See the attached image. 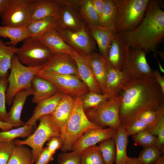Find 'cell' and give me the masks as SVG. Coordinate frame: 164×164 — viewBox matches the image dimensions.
<instances>
[{
	"label": "cell",
	"instance_id": "obj_25",
	"mask_svg": "<svg viewBox=\"0 0 164 164\" xmlns=\"http://www.w3.org/2000/svg\"><path fill=\"white\" fill-rule=\"evenodd\" d=\"M75 98L64 94L51 114L54 121L61 131L69 120L73 110Z\"/></svg>",
	"mask_w": 164,
	"mask_h": 164
},
{
	"label": "cell",
	"instance_id": "obj_44",
	"mask_svg": "<svg viewBox=\"0 0 164 164\" xmlns=\"http://www.w3.org/2000/svg\"><path fill=\"white\" fill-rule=\"evenodd\" d=\"M58 158V164H80L79 153L76 151L63 152Z\"/></svg>",
	"mask_w": 164,
	"mask_h": 164
},
{
	"label": "cell",
	"instance_id": "obj_26",
	"mask_svg": "<svg viewBox=\"0 0 164 164\" xmlns=\"http://www.w3.org/2000/svg\"><path fill=\"white\" fill-rule=\"evenodd\" d=\"M64 94L59 92L49 98L43 100L37 104L33 114L25 125L35 126L38 120L41 117L51 114L54 111Z\"/></svg>",
	"mask_w": 164,
	"mask_h": 164
},
{
	"label": "cell",
	"instance_id": "obj_56",
	"mask_svg": "<svg viewBox=\"0 0 164 164\" xmlns=\"http://www.w3.org/2000/svg\"><path fill=\"white\" fill-rule=\"evenodd\" d=\"M158 61V64L159 65V67L160 70H161V71L163 73H164V70L162 67V66H161L160 63L159 61V60L158 59L157 60Z\"/></svg>",
	"mask_w": 164,
	"mask_h": 164
},
{
	"label": "cell",
	"instance_id": "obj_41",
	"mask_svg": "<svg viewBox=\"0 0 164 164\" xmlns=\"http://www.w3.org/2000/svg\"><path fill=\"white\" fill-rule=\"evenodd\" d=\"M132 138L136 144L144 148L156 146L157 143V137L147 131L133 135Z\"/></svg>",
	"mask_w": 164,
	"mask_h": 164
},
{
	"label": "cell",
	"instance_id": "obj_38",
	"mask_svg": "<svg viewBox=\"0 0 164 164\" xmlns=\"http://www.w3.org/2000/svg\"><path fill=\"white\" fill-rule=\"evenodd\" d=\"M111 98L107 94L90 92L83 96L82 104L85 110L97 106Z\"/></svg>",
	"mask_w": 164,
	"mask_h": 164
},
{
	"label": "cell",
	"instance_id": "obj_2",
	"mask_svg": "<svg viewBox=\"0 0 164 164\" xmlns=\"http://www.w3.org/2000/svg\"><path fill=\"white\" fill-rule=\"evenodd\" d=\"M122 35L130 48L141 49L146 54L152 52L158 59V50L164 37V11L157 0H150L140 24Z\"/></svg>",
	"mask_w": 164,
	"mask_h": 164
},
{
	"label": "cell",
	"instance_id": "obj_3",
	"mask_svg": "<svg viewBox=\"0 0 164 164\" xmlns=\"http://www.w3.org/2000/svg\"><path fill=\"white\" fill-rule=\"evenodd\" d=\"M83 95L75 98L71 114L61 131L62 144L61 148L63 152L71 151L77 140L87 131L103 128L90 121L87 118L82 104Z\"/></svg>",
	"mask_w": 164,
	"mask_h": 164
},
{
	"label": "cell",
	"instance_id": "obj_31",
	"mask_svg": "<svg viewBox=\"0 0 164 164\" xmlns=\"http://www.w3.org/2000/svg\"><path fill=\"white\" fill-rule=\"evenodd\" d=\"M104 1V7L102 15L99 19L98 25L102 27L115 29L117 5L113 0Z\"/></svg>",
	"mask_w": 164,
	"mask_h": 164
},
{
	"label": "cell",
	"instance_id": "obj_18",
	"mask_svg": "<svg viewBox=\"0 0 164 164\" xmlns=\"http://www.w3.org/2000/svg\"><path fill=\"white\" fill-rule=\"evenodd\" d=\"M38 39L53 55L68 54L72 56L77 52L64 41L56 28L41 36Z\"/></svg>",
	"mask_w": 164,
	"mask_h": 164
},
{
	"label": "cell",
	"instance_id": "obj_50",
	"mask_svg": "<svg viewBox=\"0 0 164 164\" xmlns=\"http://www.w3.org/2000/svg\"><path fill=\"white\" fill-rule=\"evenodd\" d=\"M62 5L69 6L79 11L80 0H59Z\"/></svg>",
	"mask_w": 164,
	"mask_h": 164
},
{
	"label": "cell",
	"instance_id": "obj_19",
	"mask_svg": "<svg viewBox=\"0 0 164 164\" xmlns=\"http://www.w3.org/2000/svg\"><path fill=\"white\" fill-rule=\"evenodd\" d=\"M85 23L78 10L63 5L57 19L56 27L76 31L80 29Z\"/></svg>",
	"mask_w": 164,
	"mask_h": 164
},
{
	"label": "cell",
	"instance_id": "obj_28",
	"mask_svg": "<svg viewBox=\"0 0 164 164\" xmlns=\"http://www.w3.org/2000/svg\"><path fill=\"white\" fill-rule=\"evenodd\" d=\"M57 19L55 18L48 17L37 20H30L26 28L31 37L38 39L46 33L56 27Z\"/></svg>",
	"mask_w": 164,
	"mask_h": 164
},
{
	"label": "cell",
	"instance_id": "obj_10",
	"mask_svg": "<svg viewBox=\"0 0 164 164\" xmlns=\"http://www.w3.org/2000/svg\"><path fill=\"white\" fill-rule=\"evenodd\" d=\"M56 29L64 41L80 54L87 56L95 50L96 43L85 23L76 31Z\"/></svg>",
	"mask_w": 164,
	"mask_h": 164
},
{
	"label": "cell",
	"instance_id": "obj_55",
	"mask_svg": "<svg viewBox=\"0 0 164 164\" xmlns=\"http://www.w3.org/2000/svg\"><path fill=\"white\" fill-rule=\"evenodd\" d=\"M158 54L162 59L164 61V52L162 51H158L157 52Z\"/></svg>",
	"mask_w": 164,
	"mask_h": 164
},
{
	"label": "cell",
	"instance_id": "obj_45",
	"mask_svg": "<svg viewBox=\"0 0 164 164\" xmlns=\"http://www.w3.org/2000/svg\"><path fill=\"white\" fill-rule=\"evenodd\" d=\"M148 130V127L145 124L136 119L128 127V135H133Z\"/></svg>",
	"mask_w": 164,
	"mask_h": 164
},
{
	"label": "cell",
	"instance_id": "obj_22",
	"mask_svg": "<svg viewBox=\"0 0 164 164\" xmlns=\"http://www.w3.org/2000/svg\"><path fill=\"white\" fill-rule=\"evenodd\" d=\"M71 56L77 64L80 79L87 86L90 91L102 94L85 56L80 54L77 52Z\"/></svg>",
	"mask_w": 164,
	"mask_h": 164
},
{
	"label": "cell",
	"instance_id": "obj_40",
	"mask_svg": "<svg viewBox=\"0 0 164 164\" xmlns=\"http://www.w3.org/2000/svg\"><path fill=\"white\" fill-rule=\"evenodd\" d=\"M7 77H0V121L7 123L8 114L5 103L6 94L9 84Z\"/></svg>",
	"mask_w": 164,
	"mask_h": 164
},
{
	"label": "cell",
	"instance_id": "obj_47",
	"mask_svg": "<svg viewBox=\"0 0 164 164\" xmlns=\"http://www.w3.org/2000/svg\"><path fill=\"white\" fill-rule=\"evenodd\" d=\"M53 156L46 147L43 148L38 159L34 164H48L53 160Z\"/></svg>",
	"mask_w": 164,
	"mask_h": 164
},
{
	"label": "cell",
	"instance_id": "obj_52",
	"mask_svg": "<svg viewBox=\"0 0 164 164\" xmlns=\"http://www.w3.org/2000/svg\"><path fill=\"white\" fill-rule=\"evenodd\" d=\"M15 127L14 125L10 124L7 122L0 121V129L2 131H6L9 130Z\"/></svg>",
	"mask_w": 164,
	"mask_h": 164
},
{
	"label": "cell",
	"instance_id": "obj_20",
	"mask_svg": "<svg viewBox=\"0 0 164 164\" xmlns=\"http://www.w3.org/2000/svg\"><path fill=\"white\" fill-rule=\"evenodd\" d=\"M91 68L94 77L104 94L106 77L108 67L107 59L100 53L93 52L89 55L84 56Z\"/></svg>",
	"mask_w": 164,
	"mask_h": 164
},
{
	"label": "cell",
	"instance_id": "obj_43",
	"mask_svg": "<svg viewBox=\"0 0 164 164\" xmlns=\"http://www.w3.org/2000/svg\"><path fill=\"white\" fill-rule=\"evenodd\" d=\"M15 139L9 142L0 141V164H7L16 145Z\"/></svg>",
	"mask_w": 164,
	"mask_h": 164
},
{
	"label": "cell",
	"instance_id": "obj_24",
	"mask_svg": "<svg viewBox=\"0 0 164 164\" xmlns=\"http://www.w3.org/2000/svg\"><path fill=\"white\" fill-rule=\"evenodd\" d=\"M34 93L32 87L23 90L18 93L13 100L12 106L9 111L7 112V123L15 127L25 125L20 118L21 112L27 97Z\"/></svg>",
	"mask_w": 164,
	"mask_h": 164
},
{
	"label": "cell",
	"instance_id": "obj_46",
	"mask_svg": "<svg viewBox=\"0 0 164 164\" xmlns=\"http://www.w3.org/2000/svg\"><path fill=\"white\" fill-rule=\"evenodd\" d=\"M48 141L47 147L50 153L53 155L57 150L61 148L62 138L60 136H55L51 138Z\"/></svg>",
	"mask_w": 164,
	"mask_h": 164
},
{
	"label": "cell",
	"instance_id": "obj_53",
	"mask_svg": "<svg viewBox=\"0 0 164 164\" xmlns=\"http://www.w3.org/2000/svg\"><path fill=\"white\" fill-rule=\"evenodd\" d=\"M125 164H142L136 158L128 157Z\"/></svg>",
	"mask_w": 164,
	"mask_h": 164
},
{
	"label": "cell",
	"instance_id": "obj_9",
	"mask_svg": "<svg viewBox=\"0 0 164 164\" xmlns=\"http://www.w3.org/2000/svg\"><path fill=\"white\" fill-rule=\"evenodd\" d=\"M36 75L48 80L57 88L59 92L76 98L89 92L87 86L76 75L61 74L39 71Z\"/></svg>",
	"mask_w": 164,
	"mask_h": 164
},
{
	"label": "cell",
	"instance_id": "obj_30",
	"mask_svg": "<svg viewBox=\"0 0 164 164\" xmlns=\"http://www.w3.org/2000/svg\"><path fill=\"white\" fill-rule=\"evenodd\" d=\"M18 49L15 46L6 45L0 37V77H8L12 58L16 54Z\"/></svg>",
	"mask_w": 164,
	"mask_h": 164
},
{
	"label": "cell",
	"instance_id": "obj_23",
	"mask_svg": "<svg viewBox=\"0 0 164 164\" xmlns=\"http://www.w3.org/2000/svg\"><path fill=\"white\" fill-rule=\"evenodd\" d=\"M31 85L34 92L32 102L33 103L37 104L59 92L53 83L36 74L33 78Z\"/></svg>",
	"mask_w": 164,
	"mask_h": 164
},
{
	"label": "cell",
	"instance_id": "obj_17",
	"mask_svg": "<svg viewBox=\"0 0 164 164\" xmlns=\"http://www.w3.org/2000/svg\"><path fill=\"white\" fill-rule=\"evenodd\" d=\"M62 7L59 0H33L30 20H37L48 17L58 19Z\"/></svg>",
	"mask_w": 164,
	"mask_h": 164
},
{
	"label": "cell",
	"instance_id": "obj_37",
	"mask_svg": "<svg viewBox=\"0 0 164 164\" xmlns=\"http://www.w3.org/2000/svg\"><path fill=\"white\" fill-rule=\"evenodd\" d=\"M98 146L105 164H114L116 159V148L113 139L111 138L104 140Z\"/></svg>",
	"mask_w": 164,
	"mask_h": 164
},
{
	"label": "cell",
	"instance_id": "obj_13",
	"mask_svg": "<svg viewBox=\"0 0 164 164\" xmlns=\"http://www.w3.org/2000/svg\"><path fill=\"white\" fill-rule=\"evenodd\" d=\"M130 48L122 34H117L111 44L107 60L115 69L123 71L128 60Z\"/></svg>",
	"mask_w": 164,
	"mask_h": 164
},
{
	"label": "cell",
	"instance_id": "obj_51",
	"mask_svg": "<svg viewBox=\"0 0 164 164\" xmlns=\"http://www.w3.org/2000/svg\"><path fill=\"white\" fill-rule=\"evenodd\" d=\"M12 0H0V16H2L8 8Z\"/></svg>",
	"mask_w": 164,
	"mask_h": 164
},
{
	"label": "cell",
	"instance_id": "obj_4",
	"mask_svg": "<svg viewBox=\"0 0 164 164\" xmlns=\"http://www.w3.org/2000/svg\"><path fill=\"white\" fill-rule=\"evenodd\" d=\"M117 6L114 29L123 34L135 29L146 13L150 0H113Z\"/></svg>",
	"mask_w": 164,
	"mask_h": 164
},
{
	"label": "cell",
	"instance_id": "obj_8",
	"mask_svg": "<svg viewBox=\"0 0 164 164\" xmlns=\"http://www.w3.org/2000/svg\"><path fill=\"white\" fill-rule=\"evenodd\" d=\"M16 55L22 64L34 67L43 66L53 54L38 39L30 37L23 41Z\"/></svg>",
	"mask_w": 164,
	"mask_h": 164
},
{
	"label": "cell",
	"instance_id": "obj_32",
	"mask_svg": "<svg viewBox=\"0 0 164 164\" xmlns=\"http://www.w3.org/2000/svg\"><path fill=\"white\" fill-rule=\"evenodd\" d=\"M24 145H16L7 164H32L31 151Z\"/></svg>",
	"mask_w": 164,
	"mask_h": 164
},
{
	"label": "cell",
	"instance_id": "obj_49",
	"mask_svg": "<svg viewBox=\"0 0 164 164\" xmlns=\"http://www.w3.org/2000/svg\"><path fill=\"white\" fill-rule=\"evenodd\" d=\"M153 75L156 82L160 87L162 92L164 94V78L160 74L158 70H153Z\"/></svg>",
	"mask_w": 164,
	"mask_h": 164
},
{
	"label": "cell",
	"instance_id": "obj_48",
	"mask_svg": "<svg viewBox=\"0 0 164 164\" xmlns=\"http://www.w3.org/2000/svg\"><path fill=\"white\" fill-rule=\"evenodd\" d=\"M91 1L99 19L102 15L104 10V0H91Z\"/></svg>",
	"mask_w": 164,
	"mask_h": 164
},
{
	"label": "cell",
	"instance_id": "obj_21",
	"mask_svg": "<svg viewBox=\"0 0 164 164\" xmlns=\"http://www.w3.org/2000/svg\"><path fill=\"white\" fill-rule=\"evenodd\" d=\"M91 35L96 42L100 54L107 59L109 49L116 34L115 29L98 25H87Z\"/></svg>",
	"mask_w": 164,
	"mask_h": 164
},
{
	"label": "cell",
	"instance_id": "obj_6",
	"mask_svg": "<svg viewBox=\"0 0 164 164\" xmlns=\"http://www.w3.org/2000/svg\"><path fill=\"white\" fill-rule=\"evenodd\" d=\"M41 67L26 66L20 62L16 54L12 57L11 72L7 78L9 85L6 94V101L8 105L12 104L18 93L32 87L33 78Z\"/></svg>",
	"mask_w": 164,
	"mask_h": 164
},
{
	"label": "cell",
	"instance_id": "obj_36",
	"mask_svg": "<svg viewBox=\"0 0 164 164\" xmlns=\"http://www.w3.org/2000/svg\"><path fill=\"white\" fill-rule=\"evenodd\" d=\"M152 135L157 137L156 146L164 152V102L158 110V116L156 122L149 131Z\"/></svg>",
	"mask_w": 164,
	"mask_h": 164
},
{
	"label": "cell",
	"instance_id": "obj_34",
	"mask_svg": "<svg viewBox=\"0 0 164 164\" xmlns=\"http://www.w3.org/2000/svg\"><path fill=\"white\" fill-rule=\"evenodd\" d=\"M79 153L80 164H105L102 154L96 145Z\"/></svg>",
	"mask_w": 164,
	"mask_h": 164
},
{
	"label": "cell",
	"instance_id": "obj_35",
	"mask_svg": "<svg viewBox=\"0 0 164 164\" xmlns=\"http://www.w3.org/2000/svg\"><path fill=\"white\" fill-rule=\"evenodd\" d=\"M34 127L25 125L17 128L0 132V141L9 142L18 137L28 138L32 134Z\"/></svg>",
	"mask_w": 164,
	"mask_h": 164
},
{
	"label": "cell",
	"instance_id": "obj_42",
	"mask_svg": "<svg viewBox=\"0 0 164 164\" xmlns=\"http://www.w3.org/2000/svg\"><path fill=\"white\" fill-rule=\"evenodd\" d=\"M158 110H148L142 112L138 119L145 124L148 127L149 132L155 125L158 118Z\"/></svg>",
	"mask_w": 164,
	"mask_h": 164
},
{
	"label": "cell",
	"instance_id": "obj_1",
	"mask_svg": "<svg viewBox=\"0 0 164 164\" xmlns=\"http://www.w3.org/2000/svg\"><path fill=\"white\" fill-rule=\"evenodd\" d=\"M122 91L119 117L128 127L144 111L157 110L164 102V94L153 76L131 79Z\"/></svg>",
	"mask_w": 164,
	"mask_h": 164
},
{
	"label": "cell",
	"instance_id": "obj_7",
	"mask_svg": "<svg viewBox=\"0 0 164 164\" xmlns=\"http://www.w3.org/2000/svg\"><path fill=\"white\" fill-rule=\"evenodd\" d=\"M121 101V95H118L84 111L92 122L102 127L108 126L118 130L121 125L119 111Z\"/></svg>",
	"mask_w": 164,
	"mask_h": 164
},
{
	"label": "cell",
	"instance_id": "obj_33",
	"mask_svg": "<svg viewBox=\"0 0 164 164\" xmlns=\"http://www.w3.org/2000/svg\"><path fill=\"white\" fill-rule=\"evenodd\" d=\"M79 11L87 25H98L99 18L91 0H80Z\"/></svg>",
	"mask_w": 164,
	"mask_h": 164
},
{
	"label": "cell",
	"instance_id": "obj_27",
	"mask_svg": "<svg viewBox=\"0 0 164 164\" xmlns=\"http://www.w3.org/2000/svg\"><path fill=\"white\" fill-rule=\"evenodd\" d=\"M128 128L125 125L121 124L116 133L112 138L115 145V164H125L128 158L127 154L128 136Z\"/></svg>",
	"mask_w": 164,
	"mask_h": 164
},
{
	"label": "cell",
	"instance_id": "obj_54",
	"mask_svg": "<svg viewBox=\"0 0 164 164\" xmlns=\"http://www.w3.org/2000/svg\"><path fill=\"white\" fill-rule=\"evenodd\" d=\"M153 164H164V155H162Z\"/></svg>",
	"mask_w": 164,
	"mask_h": 164
},
{
	"label": "cell",
	"instance_id": "obj_11",
	"mask_svg": "<svg viewBox=\"0 0 164 164\" xmlns=\"http://www.w3.org/2000/svg\"><path fill=\"white\" fill-rule=\"evenodd\" d=\"M33 0H12L7 10L1 16L2 26L26 27L30 21Z\"/></svg>",
	"mask_w": 164,
	"mask_h": 164
},
{
	"label": "cell",
	"instance_id": "obj_5",
	"mask_svg": "<svg viewBox=\"0 0 164 164\" xmlns=\"http://www.w3.org/2000/svg\"><path fill=\"white\" fill-rule=\"evenodd\" d=\"M39 125L35 132L25 140L15 139L16 145H27L32 148V164L38 159L45 143L53 137H61V131L53 120L51 114L44 115L38 120Z\"/></svg>",
	"mask_w": 164,
	"mask_h": 164
},
{
	"label": "cell",
	"instance_id": "obj_39",
	"mask_svg": "<svg viewBox=\"0 0 164 164\" xmlns=\"http://www.w3.org/2000/svg\"><path fill=\"white\" fill-rule=\"evenodd\" d=\"M163 155L164 152L156 146H152L144 148L137 159L142 164H153Z\"/></svg>",
	"mask_w": 164,
	"mask_h": 164
},
{
	"label": "cell",
	"instance_id": "obj_15",
	"mask_svg": "<svg viewBox=\"0 0 164 164\" xmlns=\"http://www.w3.org/2000/svg\"><path fill=\"white\" fill-rule=\"evenodd\" d=\"M117 130L111 127L89 130L86 131L76 142L72 151L79 152L90 146L105 140L112 138Z\"/></svg>",
	"mask_w": 164,
	"mask_h": 164
},
{
	"label": "cell",
	"instance_id": "obj_14",
	"mask_svg": "<svg viewBox=\"0 0 164 164\" xmlns=\"http://www.w3.org/2000/svg\"><path fill=\"white\" fill-rule=\"evenodd\" d=\"M39 71L79 77L77 64L71 56L68 54L53 55Z\"/></svg>",
	"mask_w": 164,
	"mask_h": 164
},
{
	"label": "cell",
	"instance_id": "obj_16",
	"mask_svg": "<svg viewBox=\"0 0 164 164\" xmlns=\"http://www.w3.org/2000/svg\"><path fill=\"white\" fill-rule=\"evenodd\" d=\"M131 79L124 71L115 69L108 63L104 94L111 98L118 96Z\"/></svg>",
	"mask_w": 164,
	"mask_h": 164
},
{
	"label": "cell",
	"instance_id": "obj_29",
	"mask_svg": "<svg viewBox=\"0 0 164 164\" xmlns=\"http://www.w3.org/2000/svg\"><path fill=\"white\" fill-rule=\"evenodd\" d=\"M9 38V41L5 43L7 45L15 46L19 42L31 37L27 29L25 27L0 26V37Z\"/></svg>",
	"mask_w": 164,
	"mask_h": 164
},
{
	"label": "cell",
	"instance_id": "obj_12",
	"mask_svg": "<svg viewBox=\"0 0 164 164\" xmlns=\"http://www.w3.org/2000/svg\"><path fill=\"white\" fill-rule=\"evenodd\" d=\"M146 54L141 49L130 48L128 62L123 71L131 79H141L153 76V70L147 62Z\"/></svg>",
	"mask_w": 164,
	"mask_h": 164
}]
</instances>
